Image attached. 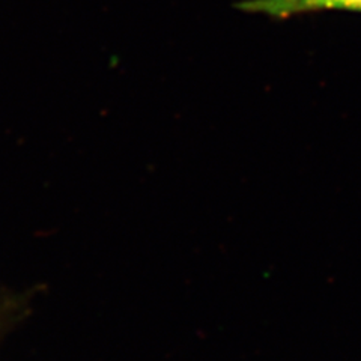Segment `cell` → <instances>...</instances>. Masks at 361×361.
I'll use <instances>...</instances> for the list:
<instances>
[{
	"mask_svg": "<svg viewBox=\"0 0 361 361\" xmlns=\"http://www.w3.org/2000/svg\"><path fill=\"white\" fill-rule=\"evenodd\" d=\"M244 13L289 18L318 11H353L361 13V0H244L236 5Z\"/></svg>",
	"mask_w": 361,
	"mask_h": 361,
	"instance_id": "1",
	"label": "cell"
}]
</instances>
